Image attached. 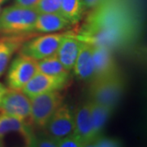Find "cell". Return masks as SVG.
Segmentation results:
<instances>
[{
    "label": "cell",
    "instance_id": "14",
    "mask_svg": "<svg viewBox=\"0 0 147 147\" xmlns=\"http://www.w3.org/2000/svg\"><path fill=\"white\" fill-rule=\"evenodd\" d=\"M82 43L83 41L78 38L75 34H66L57 50L56 55L59 61L70 72L73 69Z\"/></svg>",
    "mask_w": 147,
    "mask_h": 147
},
{
    "label": "cell",
    "instance_id": "22",
    "mask_svg": "<svg viewBox=\"0 0 147 147\" xmlns=\"http://www.w3.org/2000/svg\"><path fill=\"white\" fill-rule=\"evenodd\" d=\"M57 143V147H85L84 142L74 133L59 139Z\"/></svg>",
    "mask_w": 147,
    "mask_h": 147
},
{
    "label": "cell",
    "instance_id": "1",
    "mask_svg": "<svg viewBox=\"0 0 147 147\" xmlns=\"http://www.w3.org/2000/svg\"><path fill=\"white\" fill-rule=\"evenodd\" d=\"M140 0H102L89 13L75 35L83 42L123 52L142 33Z\"/></svg>",
    "mask_w": 147,
    "mask_h": 147
},
{
    "label": "cell",
    "instance_id": "19",
    "mask_svg": "<svg viewBox=\"0 0 147 147\" xmlns=\"http://www.w3.org/2000/svg\"><path fill=\"white\" fill-rule=\"evenodd\" d=\"M38 71L53 76H70V71L67 70L59 61L56 54L37 61Z\"/></svg>",
    "mask_w": 147,
    "mask_h": 147
},
{
    "label": "cell",
    "instance_id": "6",
    "mask_svg": "<svg viewBox=\"0 0 147 147\" xmlns=\"http://www.w3.org/2000/svg\"><path fill=\"white\" fill-rule=\"evenodd\" d=\"M37 72V61L19 53L10 62L7 74V88L21 90Z\"/></svg>",
    "mask_w": 147,
    "mask_h": 147
},
{
    "label": "cell",
    "instance_id": "15",
    "mask_svg": "<svg viewBox=\"0 0 147 147\" xmlns=\"http://www.w3.org/2000/svg\"><path fill=\"white\" fill-rule=\"evenodd\" d=\"M71 26L61 13H38L34 24V32L57 33Z\"/></svg>",
    "mask_w": 147,
    "mask_h": 147
},
{
    "label": "cell",
    "instance_id": "20",
    "mask_svg": "<svg viewBox=\"0 0 147 147\" xmlns=\"http://www.w3.org/2000/svg\"><path fill=\"white\" fill-rule=\"evenodd\" d=\"M61 0H39L35 9L38 13H60Z\"/></svg>",
    "mask_w": 147,
    "mask_h": 147
},
{
    "label": "cell",
    "instance_id": "10",
    "mask_svg": "<svg viewBox=\"0 0 147 147\" xmlns=\"http://www.w3.org/2000/svg\"><path fill=\"white\" fill-rule=\"evenodd\" d=\"M92 56L94 62V79L92 81L122 75L115 57V53L110 49L92 45Z\"/></svg>",
    "mask_w": 147,
    "mask_h": 147
},
{
    "label": "cell",
    "instance_id": "2",
    "mask_svg": "<svg viewBox=\"0 0 147 147\" xmlns=\"http://www.w3.org/2000/svg\"><path fill=\"white\" fill-rule=\"evenodd\" d=\"M38 12L13 4L0 11V34L4 36L21 35L34 32V24Z\"/></svg>",
    "mask_w": 147,
    "mask_h": 147
},
{
    "label": "cell",
    "instance_id": "16",
    "mask_svg": "<svg viewBox=\"0 0 147 147\" xmlns=\"http://www.w3.org/2000/svg\"><path fill=\"white\" fill-rule=\"evenodd\" d=\"M21 35L0 38V77L5 73L14 53L20 50L24 41Z\"/></svg>",
    "mask_w": 147,
    "mask_h": 147
},
{
    "label": "cell",
    "instance_id": "21",
    "mask_svg": "<svg viewBox=\"0 0 147 147\" xmlns=\"http://www.w3.org/2000/svg\"><path fill=\"white\" fill-rule=\"evenodd\" d=\"M92 147H119L122 146V142L117 138L110 137H100L96 138L90 144Z\"/></svg>",
    "mask_w": 147,
    "mask_h": 147
},
{
    "label": "cell",
    "instance_id": "18",
    "mask_svg": "<svg viewBox=\"0 0 147 147\" xmlns=\"http://www.w3.org/2000/svg\"><path fill=\"white\" fill-rule=\"evenodd\" d=\"M86 7L83 0H61L60 13L71 24L82 21Z\"/></svg>",
    "mask_w": 147,
    "mask_h": 147
},
{
    "label": "cell",
    "instance_id": "27",
    "mask_svg": "<svg viewBox=\"0 0 147 147\" xmlns=\"http://www.w3.org/2000/svg\"><path fill=\"white\" fill-rule=\"evenodd\" d=\"M4 146H5V145H4V141H3V139L0 138V147Z\"/></svg>",
    "mask_w": 147,
    "mask_h": 147
},
{
    "label": "cell",
    "instance_id": "23",
    "mask_svg": "<svg viewBox=\"0 0 147 147\" xmlns=\"http://www.w3.org/2000/svg\"><path fill=\"white\" fill-rule=\"evenodd\" d=\"M33 146L37 147H57V140L49 136L37 137H35Z\"/></svg>",
    "mask_w": 147,
    "mask_h": 147
},
{
    "label": "cell",
    "instance_id": "25",
    "mask_svg": "<svg viewBox=\"0 0 147 147\" xmlns=\"http://www.w3.org/2000/svg\"><path fill=\"white\" fill-rule=\"evenodd\" d=\"M84 5L86 7V10H91L94 8L96 6H97L102 0H83Z\"/></svg>",
    "mask_w": 147,
    "mask_h": 147
},
{
    "label": "cell",
    "instance_id": "4",
    "mask_svg": "<svg viewBox=\"0 0 147 147\" xmlns=\"http://www.w3.org/2000/svg\"><path fill=\"white\" fill-rule=\"evenodd\" d=\"M64 102L61 91H53L30 98V121L39 128H44L54 112Z\"/></svg>",
    "mask_w": 147,
    "mask_h": 147
},
{
    "label": "cell",
    "instance_id": "9",
    "mask_svg": "<svg viewBox=\"0 0 147 147\" xmlns=\"http://www.w3.org/2000/svg\"><path fill=\"white\" fill-rule=\"evenodd\" d=\"M70 76H53L37 72L21 91L32 98L53 91H61L69 83Z\"/></svg>",
    "mask_w": 147,
    "mask_h": 147
},
{
    "label": "cell",
    "instance_id": "26",
    "mask_svg": "<svg viewBox=\"0 0 147 147\" xmlns=\"http://www.w3.org/2000/svg\"><path fill=\"white\" fill-rule=\"evenodd\" d=\"M7 88H6L5 86L3 84L0 83V105H1V102H2V100L4 96V95L6 94L7 91Z\"/></svg>",
    "mask_w": 147,
    "mask_h": 147
},
{
    "label": "cell",
    "instance_id": "28",
    "mask_svg": "<svg viewBox=\"0 0 147 147\" xmlns=\"http://www.w3.org/2000/svg\"><path fill=\"white\" fill-rule=\"evenodd\" d=\"M7 0H0V5H3V3H5Z\"/></svg>",
    "mask_w": 147,
    "mask_h": 147
},
{
    "label": "cell",
    "instance_id": "5",
    "mask_svg": "<svg viewBox=\"0 0 147 147\" xmlns=\"http://www.w3.org/2000/svg\"><path fill=\"white\" fill-rule=\"evenodd\" d=\"M66 34L48 33L33 38L23 42L19 53L39 61L57 53L58 47Z\"/></svg>",
    "mask_w": 147,
    "mask_h": 147
},
{
    "label": "cell",
    "instance_id": "17",
    "mask_svg": "<svg viewBox=\"0 0 147 147\" xmlns=\"http://www.w3.org/2000/svg\"><path fill=\"white\" fill-rule=\"evenodd\" d=\"M89 100L92 122L93 126V132L96 139L101 135L104 127L106 124L107 121L109 120L112 112L115 110L100 103L95 102L91 100Z\"/></svg>",
    "mask_w": 147,
    "mask_h": 147
},
{
    "label": "cell",
    "instance_id": "7",
    "mask_svg": "<svg viewBox=\"0 0 147 147\" xmlns=\"http://www.w3.org/2000/svg\"><path fill=\"white\" fill-rule=\"evenodd\" d=\"M44 129L47 136L57 141L74 133V110L72 106L63 102L54 112Z\"/></svg>",
    "mask_w": 147,
    "mask_h": 147
},
{
    "label": "cell",
    "instance_id": "3",
    "mask_svg": "<svg viewBox=\"0 0 147 147\" xmlns=\"http://www.w3.org/2000/svg\"><path fill=\"white\" fill-rule=\"evenodd\" d=\"M90 84L89 100L115 110L124 92L125 83L123 76L94 80Z\"/></svg>",
    "mask_w": 147,
    "mask_h": 147
},
{
    "label": "cell",
    "instance_id": "12",
    "mask_svg": "<svg viewBox=\"0 0 147 147\" xmlns=\"http://www.w3.org/2000/svg\"><path fill=\"white\" fill-rule=\"evenodd\" d=\"M11 133H16L22 137L27 146H33L35 137L28 123L0 112V138L4 139L6 136Z\"/></svg>",
    "mask_w": 147,
    "mask_h": 147
},
{
    "label": "cell",
    "instance_id": "24",
    "mask_svg": "<svg viewBox=\"0 0 147 147\" xmlns=\"http://www.w3.org/2000/svg\"><path fill=\"white\" fill-rule=\"evenodd\" d=\"M16 5L29 7V8H35L37 3L39 0H14Z\"/></svg>",
    "mask_w": 147,
    "mask_h": 147
},
{
    "label": "cell",
    "instance_id": "8",
    "mask_svg": "<svg viewBox=\"0 0 147 147\" xmlns=\"http://www.w3.org/2000/svg\"><path fill=\"white\" fill-rule=\"evenodd\" d=\"M0 112L26 122L30 120V98L21 90L8 88L1 102Z\"/></svg>",
    "mask_w": 147,
    "mask_h": 147
},
{
    "label": "cell",
    "instance_id": "11",
    "mask_svg": "<svg viewBox=\"0 0 147 147\" xmlns=\"http://www.w3.org/2000/svg\"><path fill=\"white\" fill-rule=\"evenodd\" d=\"M74 133L84 142L86 147L89 146L90 144L95 140L88 100L74 110Z\"/></svg>",
    "mask_w": 147,
    "mask_h": 147
},
{
    "label": "cell",
    "instance_id": "13",
    "mask_svg": "<svg viewBox=\"0 0 147 147\" xmlns=\"http://www.w3.org/2000/svg\"><path fill=\"white\" fill-rule=\"evenodd\" d=\"M72 71L75 77L81 81L91 83L94 79V62L92 44L83 42Z\"/></svg>",
    "mask_w": 147,
    "mask_h": 147
},
{
    "label": "cell",
    "instance_id": "29",
    "mask_svg": "<svg viewBox=\"0 0 147 147\" xmlns=\"http://www.w3.org/2000/svg\"><path fill=\"white\" fill-rule=\"evenodd\" d=\"M0 11H1V5H0Z\"/></svg>",
    "mask_w": 147,
    "mask_h": 147
}]
</instances>
